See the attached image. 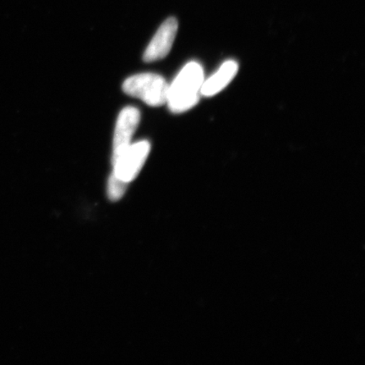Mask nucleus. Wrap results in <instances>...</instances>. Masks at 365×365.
I'll use <instances>...</instances> for the list:
<instances>
[{"label":"nucleus","instance_id":"obj_3","mask_svg":"<svg viewBox=\"0 0 365 365\" xmlns=\"http://www.w3.org/2000/svg\"><path fill=\"white\" fill-rule=\"evenodd\" d=\"M150 145L148 140H141L130 145L124 153L113 162L112 175L129 185L144 166L150 153Z\"/></svg>","mask_w":365,"mask_h":365},{"label":"nucleus","instance_id":"obj_1","mask_svg":"<svg viewBox=\"0 0 365 365\" xmlns=\"http://www.w3.org/2000/svg\"><path fill=\"white\" fill-rule=\"evenodd\" d=\"M204 81L202 66L197 62L187 63L168 88L167 103L170 110L181 113L195 107Z\"/></svg>","mask_w":365,"mask_h":365},{"label":"nucleus","instance_id":"obj_4","mask_svg":"<svg viewBox=\"0 0 365 365\" xmlns=\"http://www.w3.org/2000/svg\"><path fill=\"white\" fill-rule=\"evenodd\" d=\"M140 113L136 108L127 107L118 117L113 136L112 163L124 153L131 145V139L138 127Z\"/></svg>","mask_w":365,"mask_h":365},{"label":"nucleus","instance_id":"obj_7","mask_svg":"<svg viewBox=\"0 0 365 365\" xmlns=\"http://www.w3.org/2000/svg\"><path fill=\"white\" fill-rule=\"evenodd\" d=\"M128 184L124 181L118 180V178L111 175L108 180V195L109 199L116 202L123 197L127 190Z\"/></svg>","mask_w":365,"mask_h":365},{"label":"nucleus","instance_id":"obj_6","mask_svg":"<svg viewBox=\"0 0 365 365\" xmlns=\"http://www.w3.org/2000/svg\"><path fill=\"white\" fill-rule=\"evenodd\" d=\"M239 71V65L235 61L223 63L219 70L210 78L204 81L200 94L204 97H212L220 93L235 78Z\"/></svg>","mask_w":365,"mask_h":365},{"label":"nucleus","instance_id":"obj_5","mask_svg":"<svg viewBox=\"0 0 365 365\" xmlns=\"http://www.w3.org/2000/svg\"><path fill=\"white\" fill-rule=\"evenodd\" d=\"M179 23L176 18L170 17L160 26L156 34L150 41L144 53L145 62H153L165 58L173 47L175 42Z\"/></svg>","mask_w":365,"mask_h":365},{"label":"nucleus","instance_id":"obj_2","mask_svg":"<svg viewBox=\"0 0 365 365\" xmlns=\"http://www.w3.org/2000/svg\"><path fill=\"white\" fill-rule=\"evenodd\" d=\"M170 85L163 76L144 73L128 78L123 90L131 97L139 98L149 106L160 107L167 103Z\"/></svg>","mask_w":365,"mask_h":365}]
</instances>
